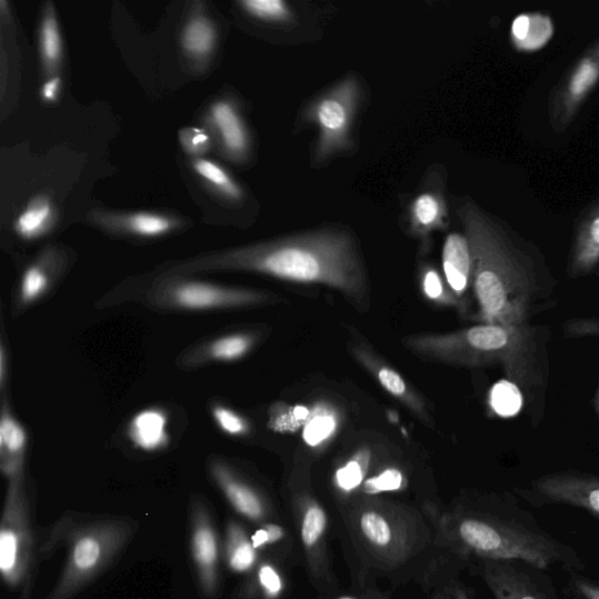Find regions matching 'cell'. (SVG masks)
Listing matches in <instances>:
<instances>
[{
  "instance_id": "18",
  "label": "cell",
  "mask_w": 599,
  "mask_h": 599,
  "mask_svg": "<svg viewBox=\"0 0 599 599\" xmlns=\"http://www.w3.org/2000/svg\"><path fill=\"white\" fill-rule=\"evenodd\" d=\"M28 442L26 429L14 418L4 398L0 418V468L9 480L24 475Z\"/></svg>"
},
{
  "instance_id": "11",
  "label": "cell",
  "mask_w": 599,
  "mask_h": 599,
  "mask_svg": "<svg viewBox=\"0 0 599 599\" xmlns=\"http://www.w3.org/2000/svg\"><path fill=\"white\" fill-rule=\"evenodd\" d=\"M543 571L522 561H500L490 580L498 599H559Z\"/></svg>"
},
{
  "instance_id": "47",
  "label": "cell",
  "mask_w": 599,
  "mask_h": 599,
  "mask_svg": "<svg viewBox=\"0 0 599 599\" xmlns=\"http://www.w3.org/2000/svg\"><path fill=\"white\" fill-rule=\"evenodd\" d=\"M342 599H350V598H342Z\"/></svg>"
},
{
  "instance_id": "3",
  "label": "cell",
  "mask_w": 599,
  "mask_h": 599,
  "mask_svg": "<svg viewBox=\"0 0 599 599\" xmlns=\"http://www.w3.org/2000/svg\"><path fill=\"white\" fill-rule=\"evenodd\" d=\"M403 345L429 361L463 367L500 366L515 385L525 386L536 366L535 339L525 325L481 323L441 335L410 336Z\"/></svg>"
},
{
  "instance_id": "13",
  "label": "cell",
  "mask_w": 599,
  "mask_h": 599,
  "mask_svg": "<svg viewBox=\"0 0 599 599\" xmlns=\"http://www.w3.org/2000/svg\"><path fill=\"white\" fill-rule=\"evenodd\" d=\"M191 549L199 582L206 595L213 596L218 588V539L209 515L201 506L194 507Z\"/></svg>"
},
{
  "instance_id": "4",
  "label": "cell",
  "mask_w": 599,
  "mask_h": 599,
  "mask_svg": "<svg viewBox=\"0 0 599 599\" xmlns=\"http://www.w3.org/2000/svg\"><path fill=\"white\" fill-rule=\"evenodd\" d=\"M368 103V86L357 72H349L301 109L298 124L317 132L312 166L323 168L357 150V132Z\"/></svg>"
},
{
  "instance_id": "39",
  "label": "cell",
  "mask_w": 599,
  "mask_h": 599,
  "mask_svg": "<svg viewBox=\"0 0 599 599\" xmlns=\"http://www.w3.org/2000/svg\"><path fill=\"white\" fill-rule=\"evenodd\" d=\"M362 478L363 472L359 461L349 462L346 468L338 472L339 485L347 491L358 487L361 483Z\"/></svg>"
},
{
  "instance_id": "22",
  "label": "cell",
  "mask_w": 599,
  "mask_h": 599,
  "mask_svg": "<svg viewBox=\"0 0 599 599\" xmlns=\"http://www.w3.org/2000/svg\"><path fill=\"white\" fill-rule=\"evenodd\" d=\"M129 436L134 446L143 451H158L169 441L168 417L159 409H148L131 420Z\"/></svg>"
},
{
  "instance_id": "24",
  "label": "cell",
  "mask_w": 599,
  "mask_h": 599,
  "mask_svg": "<svg viewBox=\"0 0 599 599\" xmlns=\"http://www.w3.org/2000/svg\"><path fill=\"white\" fill-rule=\"evenodd\" d=\"M53 219L54 208L50 199L39 197L18 214L14 231L21 239L34 240L50 230Z\"/></svg>"
},
{
  "instance_id": "32",
  "label": "cell",
  "mask_w": 599,
  "mask_h": 599,
  "mask_svg": "<svg viewBox=\"0 0 599 599\" xmlns=\"http://www.w3.org/2000/svg\"><path fill=\"white\" fill-rule=\"evenodd\" d=\"M212 417L217 427L231 437H242L250 432L249 421L228 407L216 405Z\"/></svg>"
},
{
  "instance_id": "2",
  "label": "cell",
  "mask_w": 599,
  "mask_h": 599,
  "mask_svg": "<svg viewBox=\"0 0 599 599\" xmlns=\"http://www.w3.org/2000/svg\"><path fill=\"white\" fill-rule=\"evenodd\" d=\"M457 213L472 249L473 292L482 323L523 326L537 291L531 258L473 199H461Z\"/></svg>"
},
{
  "instance_id": "27",
  "label": "cell",
  "mask_w": 599,
  "mask_h": 599,
  "mask_svg": "<svg viewBox=\"0 0 599 599\" xmlns=\"http://www.w3.org/2000/svg\"><path fill=\"white\" fill-rule=\"evenodd\" d=\"M192 169L209 186L231 201H240L242 198L241 187L223 167L207 159H196L192 161Z\"/></svg>"
},
{
  "instance_id": "43",
  "label": "cell",
  "mask_w": 599,
  "mask_h": 599,
  "mask_svg": "<svg viewBox=\"0 0 599 599\" xmlns=\"http://www.w3.org/2000/svg\"><path fill=\"white\" fill-rule=\"evenodd\" d=\"M8 377V355L4 343H2V348H0V383H2V388L4 389L6 382Z\"/></svg>"
},
{
  "instance_id": "8",
  "label": "cell",
  "mask_w": 599,
  "mask_h": 599,
  "mask_svg": "<svg viewBox=\"0 0 599 599\" xmlns=\"http://www.w3.org/2000/svg\"><path fill=\"white\" fill-rule=\"evenodd\" d=\"M240 10L257 23L277 32L291 46L322 36L325 12L287 0H241Z\"/></svg>"
},
{
  "instance_id": "9",
  "label": "cell",
  "mask_w": 599,
  "mask_h": 599,
  "mask_svg": "<svg viewBox=\"0 0 599 599\" xmlns=\"http://www.w3.org/2000/svg\"><path fill=\"white\" fill-rule=\"evenodd\" d=\"M599 82V37L571 66L549 98V122L555 132H563Z\"/></svg>"
},
{
  "instance_id": "45",
  "label": "cell",
  "mask_w": 599,
  "mask_h": 599,
  "mask_svg": "<svg viewBox=\"0 0 599 599\" xmlns=\"http://www.w3.org/2000/svg\"><path fill=\"white\" fill-rule=\"evenodd\" d=\"M266 530H268L270 536V542H276L279 539L282 538V529L274 525H269L264 527Z\"/></svg>"
},
{
  "instance_id": "12",
  "label": "cell",
  "mask_w": 599,
  "mask_h": 599,
  "mask_svg": "<svg viewBox=\"0 0 599 599\" xmlns=\"http://www.w3.org/2000/svg\"><path fill=\"white\" fill-rule=\"evenodd\" d=\"M532 486L546 501L580 507L599 517V478L597 477L565 472L545 476Z\"/></svg>"
},
{
  "instance_id": "10",
  "label": "cell",
  "mask_w": 599,
  "mask_h": 599,
  "mask_svg": "<svg viewBox=\"0 0 599 599\" xmlns=\"http://www.w3.org/2000/svg\"><path fill=\"white\" fill-rule=\"evenodd\" d=\"M447 191V170L440 166L429 168L407 207L406 227L410 236L428 242L432 234L449 228Z\"/></svg>"
},
{
  "instance_id": "26",
  "label": "cell",
  "mask_w": 599,
  "mask_h": 599,
  "mask_svg": "<svg viewBox=\"0 0 599 599\" xmlns=\"http://www.w3.org/2000/svg\"><path fill=\"white\" fill-rule=\"evenodd\" d=\"M177 223L159 213L137 212L126 214L116 221V227L141 238H158L171 232Z\"/></svg>"
},
{
  "instance_id": "34",
  "label": "cell",
  "mask_w": 599,
  "mask_h": 599,
  "mask_svg": "<svg viewBox=\"0 0 599 599\" xmlns=\"http://www.w3.org/2000/svg\"><path fill=\"white\" fill-rule=\"evenodd\" d=\"M326 526L322 509L313 506L308 509L302 526V540L307 546H313L321 537Z\"/></svg>"
},
{
  "instance_id": "25",
  "label": "cell",
  "mask_w": 599,
  "mask_h": 599,
  "mask_svg": "<svg viewBox=\"0 0 599 599\" xmlns=\"http://www.w3.org/2000/svg\"><path fill=\"white\" fill-rule=\"evenodd\" d=\"M217 31L212 21L203 16L189 20L182 34L184 51L193 58H206L214 50Z\"/></svg>"
},
{
  "instance_id": "29",
  "label": "cell",
  "mask_w": 599,
  "mask_h": 599,
  "mask_svg": "<svg viewBox=\"0 0 599 599\" xmlns=\"http://www.w3.org/2000/svg\"><path fill=\"white\" fill-rule=\"evenodd\" d=\"M254 549L238 526L229 527L228 560L232 570L242 572L251 569L256 561Z\"/></svg>"
},
{
  "instance_id": "40",
  "label": "cell",
  "mask_w": 599,
  "mask_h": 599,
  "mask_svg": "<svg viewBox=\"0 0 599 599\" xmlns=\"http://www.w3.org/2000/svg\"><path fill=\"white\" fill-rule=\"evenodd\" d=\"M566 331L571 337H587L599 335V321L573 320L566 325Z\"/></svg>"
},
{
  "instance_id": "21",
  "label": "cell",
  "mask_w": 599,
  "mask_h": 599,
  "mask_svg": "<svg viewBox=\"0 0 599 599\" xmlns=\"http://www.w3.org/2000/svg\"><path fill=\"white\" fill-rule=\"evenodd\" d=\"M552 36L551 18L539 12L518 16L510 29V40L520 52H536L543 49Z\"/></svg>"
},
{
  "instance_id": "37",
  "label": "cell",
  "mask_w": 599,
  "mask_h": 599,
  "mask_svg": "<svg viewBox=\"0 0 599 599\" xmlns=\"http://www.w3.org/2000/svg\"><path fill=\"white\" fill-rule=\"evenodd\" d=\"M180 138L187 151L193 154L203 153L210 146V138L202 129L188 128L181 131Z\"/></svg>"
},
{
  "instance_id": "20",
  "label": "cell",
  "mask_w": 599,
  "mask_h": 599,
  "mask_svg": "<svg viewBox=\"0 0 599 599\" xmlns=\"http://www.w3.org/2000/svg\"><path fill=\"white\" fill-rule=\"evenodd\" d=\"M210 472L238 513L251 520H258L263 515L259 496L246 482L241 481L226 461L219 459L210 463Z\"/></svg>"
},
{
  "instance_id": "1",
  "label": "cell",
  "mask_w": 599,
  "mask_h": 599,
  "mask_svg": "<svg viewBox=\"0 0 599 599\" xmlns=\"http://www.w3.org/2000/svg\"><path fill=\"white\" fill-rule=\"evenodd\" d=\"M237 271L337 290L362 305L369 281L360 243L341 226L321 227L197 259L172 268V274Z\"/></svg>"
},
{
  "instance_id": "5",
  "label": "cell",
  "mask_w": 599,
  "mask_h": 599,
  "mask_svg": "<svg viewBox=\"0 0 599 599\" xmlns=\"http://www.w3.org/2000/svg\"><path fill=\"white\" fill-rule=\"evenodd\" d=\"M144 298L151 307L187 313L251 308L271 303L277 299L276 294L269 292L190 279L181 274L154 280Z\"/></svg>"
},
{
  "instance_id": "35",
  "label": "cell",
  "mask_w": 599,
  "mask_h": 599,
  "mask_svg": "<svg viewBox=\"0 0 599 599\" xmlns=\"http://www.w3.org/2000/svg\"><path fill=\"white\" fill-rule=\"evenodd\" d=\"M336 429V421L330 416H319L308 425L305 438L310 446H318Z\"/></svg>"
},
{
  "instance_id": "31",
  "label": "cell",
  "mask_w": 599,
  "mask_h": 599,
  "mask_svg": "<svg viewBox=\"0 0 599 599\" xmlns=\"http://www.w3.org/2000/svg\"><path fill=\"white\" fill-rule=\"evenodd\" d=\"M421 282H423V290L427 297L431 300L441 305L462 307L451 292L449 286L443 283V280L438 271L431 268V266H426L423 269Z\"/></svg>"
},
{
  "instance_id": "41",
  "label": "cell",
  "mask_w": 599,
  "mask_h": 599,
  "mask_svg": "<svg viewBox=\"0 0 599 599\" xmlns=\"http://www.w3.org/2000/svg\"><path fill=\"white\" fill-rule=\"evenodd\" d=\"M261 585L271 593H277L281 589V581L278 573L271 567H263L259 572Z\"/></svg>"
},
{
  "instance_id": "16",
  "label": "cell",
  "mask_w": 599,
  "mask_h": 599,
  "mask_svg": "<svg viewBox=\"0 0 599 599\" xmlns=\"http://www.w3.org/2000/svg\"><path fill=\"white\" fill-rule=\"evenodd\" d=\"M352 352L355 358L372 373L382 388L396 398L397 401L405 405L420 419L425 421L430 419L426 402L410 388L401 373L377 358L368 348L358 346L352 349Z\"/></svg>"
},
{
  "instance_id": "33",
  "label": "cell",
  "mask_w": 599,
  "mask_h": 599,
  "mask_svg": "<svg viewBox=\"0 0 599 599\" xmlns=\"http://www.w3.org/2000/svg\"><path fill=\"white\" fill-rule=\"evenodd\" d=\"M362 529L367 538L376 545L386 546L391 540L390 527L379 515L367 513L362 518Z\"/></svg>"
},
{
  "instance_id": "38",
  "label": "cell",
  "mask_w": 599,
  "mask_h": 599,
  "mask_svg": "<svg viewBox=\"0 0 599 599\" xmlns=\"http://www.w3.org/2000/svg\"><path fill=\"white\" fill-rule=\"evenodd\" d=\"M403 481L401 472L388 470L380 477H376L367 482V490L370 492L395 491L401 487Z\"/></svg>"
},
{
  "instance_id": "46",
  "label": "cell",
  "mask_w": 599,
  "mask_h": 599,
  "mask_svg": "<svg viewBox=\"0 0 599 599\" xmlns=\"http://www.w3.org/2000/svg\"><path fill=\"white\" fill-rule=\"evenodd\" d=\"M595 406H596L597 415L599 417V388H598V391H597V395H596Z\"/></svg>"
},
{
  "instance_id": "19",
  "label": "cell",
  "mask_w": 599,
  "mask_h": 599,
  "mask_svg": "<svg viewBox=\"0 0 599 599\" xmlns=\"http://www.w3.org/2000/svg\"><path fill=\"white\" fill-rule=\"evenodd\" d=\"M210 121L221 146L232 158L246 157L250 148V136L239 110L229 101H218L210 108Z\"/></svg>"
},
{
  "instance_id": "42",
  "label": "cell",
  "mask_w": 599,
  "mask_h": 599,
  "mask_svg": "<svg viewBox=\"0 0 599 599\" xmlns=\"http://www.w3.org/2000/svg\"><path fill=\"white\" fill-rule=\"evenodd\" d=\"M61 90V79L58 76L51 77L41 88V98L43 101L52 103L59 98Z\"/></svg>"
},
{
  "instance_id": "15",
  "label": "cell",
  "mask_w": 599,
  "mask_h": 599,
  "mask_svg": "<svg viewBox=\"0 0 599 599\" xmlns=\"http://www.w3.org/2000/svg\"><path fill=\"white\" fill-rule=\"evenodd\" d=\"M442 269L447 283L463 306V298L473 290V254L470 241L465 233L452 232L442 247Z\"/></svg>"
},
{
  "instance_id": "44",
  "label": "cell",
  "mask_w": 599,
  "mask_h": 599,
  "mask_svg": "<svg viewBox=\"0 0 599 599\" xmlns=\"http://www.w3.org/2000/svg\"><path fill=\"white\" fill-rule=\"evenodd\" d=\"M269 542H270V536H269L268 530H266L264 528L257 531L254 537L252 538V545L254 548H258Z\"/></svg>"
},
{
  "instance_id": "36",
  "label": "cell",
  "mask_w": 599,
  "mask_h": 599,
  "mask_svg": "<svg viewBox=\"0 0 599 599\" xmlns=\"http://www.w3.org/2000/svg\"><path fill=\"white\" fill-rule=\"evenodd\" d=\"M568 591L575 599H599V582L572 575Z\"/></svg>"
},
{
  "instance_id": "7",
  "label": "cell",
  "mask_w": 599,
  "mask_h": 599,
  "mask_svg": "<svg viewBox=\"0 0 599 599\" xmlns=\"http://www.w3.org/2000/svg\"><path fill=\"white\" fill-rule=\"evenodd\" d=\"M32 546L24 475H21L9 480L2 529H0V571L10 588L29 585Z\"/></svg>"
},
{
  "instance_id": "6",
  "label": "cell",
  "mask_w": 599,
  "mask_h": 599,
  "mask_svg": "<svg viewBox=\"0 0 599 599\" xmlns=\"http://www.w3.org/2000/svg\"><path fill=\"white\" fill-rule=\"evenodd\" d=\"M131 526L106 521L76 532L68 565L48 599H72L112 562L130 537Z\"/></svg>"
},
{
  "instance_id": "17",
  "label": "cell",
  "mask_w": 599,
  "mask_h": 599,
  "mask_svg": "<svg viewBox=\"0 0 599 599\" xmlns=\"http://www.w3.org/2000/svg\"><path fill=\"white\" fill-rule=\"evenodd\" d=\"M599 262V199L576 221L569 260V274L579 277L591 272Z\"/></svg>"
},
{
  "instance_id": "28",
  "label": "cell",
  "mask_w": 599,
  "mask_h": 599,
  "mask_svg": "<svg viewBox=\"0 0 599 599\" xmlns=\"http://www.w3.org/2000/svg\"><path fill=\"white\" fill-rule=\"evenodd\" d=\"M40 54L49 71H54L62 56V40L52 9L43 14L40 26Z\"/></svg>"
},
{
  "instance_id": "30",
  "label": "cell",
  "mask_w": 599,
  "mask_h": 599,
  "mask_svg": "<svg viewBox=\"0 0 599 599\" xmlns=\"http://www.w3.org/2000/svg\"><path fill=\"white\" fill-rule=\"evenodd\" d=\"M491 405L500 416H515L522 407V395L513 382L501 381L492 390Z\"/></svg>"
},
{
  "instance_id": "14",
  "label": "cell",
  "mask_w": 599,
  "mask_h": 599,
  "mask_svg": "<svg viewBox=\"0 0 599 599\" xmlns=\"http://www.w3.org/2000/svg\"><path fill=\"white\" fill-rule=\"evenodd\" d=\"M257 342L252 332H230L198 343L180 358V366L187 369L212 363H231L247 357Z\"/></svg>"
},
{
  "instance_id": "23",
  "label": "cell",
  "mask_w": 599,
  "mask_h": 599,
  "mask_svg": "<svg viewBox=\"0 0 599 599\" xmlns=\"http://www.w3.org/2000/svg\"><path fill=\"white\" fill-rule=\"evenodd\" d=\"M56 280L57 268L50 258H42L30 264L19 283L18 305H34L50 292Z\"/></svg>"
}]
</instances>
